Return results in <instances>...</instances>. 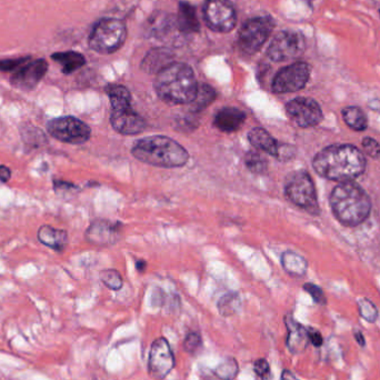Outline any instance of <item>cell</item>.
<instances>
[{"instance_id": "cell-40", "label": "cell", "mask_w": 380, "mask_h": 380, "mask_svg": "<svg viewBox=\"0 0 380 380\" xmlns=\"http://www.w3.org/2000/svg\"><path fill=\"white\" fill-rule=\"evenodd\" d=\"M354 337H356L357 342H359L360 346H365V338H364V336H362V332H354Z\"/></svg>"}, {"instance_id": "cell-19", "label": "cell", "mask_w": 380, "mask_h": 380, "mask_svg": "<svg viewBox=\"0 0 380 380\" xmlns=\"http://www.w3.org/2000/svg\"><path fill=\"white\" fill-rule=\"evenodd\" d=\"M248 140L257 150H260L262 152L277 158L280 142H278L266 129L260 128V127L252 129L248 133Z\"/></svg>"}, {"instance_id": "cell-38", "label": "cell", "mask_w": 380, "mask_h": 380, "mask_svg": "<svg viewBox=\"0 0 380 380\" xmlns=\"http://www.w3.org/2000/svg\"><path fill=\"white\" fill-rule=\"evenodd\" d=\"M11 177V172L9 168L6 167V166H0V181L3 183H7L9 181Z\"/></svg>"}, {"instance_id": "cell-28", "label": "cell", "mask_w": 380, "mask_h": 380, "mask_svg": "<svg viewBox=\"0 0 380 380\" xmlns=\"http://www.w3.org/2000/svg\"><path fill=\"white\" fill-rule=\"evenodd\" d=\"M245 164L246 167L254 172V174H258V175H262L265 174L268 169V162L266 160L265 157L257 152H248L245 156Z\"/></svg>"}, {"instance_id": "cell-25", "label": "cell", "mask_w": 380, "mask_h": 380, "mask_svg": "<svg viewBox=\"0 0 380 380\" xmlns=\"http://www.w3.org/2000/svg\"><path fill=\"white\" fill-rule=\"evenodd\" d=\"M345 123L356 131L365 130L368 126L367 116L358 107H347L342 111Z\"/></svg>"}, {"instance_id": "cell-17", "label": "cell", "mask_w": 380, "mask_h": 380, "mask_svg": "<svg viewBox=\"0 0 380 380\" xmlns=\"http://www.w3.org/2000/svg\"><path fill=\"white\" fill-rule=\"evenodd\" d=\"M246 121V113L234 107L220 109L215 116L213 125L223 133L239 130Z\"/></svg>"}, {"instance_id": "cell-10", "label": "cell", "mask_w": 380, "mask_h": 380, "mask_svg": "<svg viewBox=\"0 0 380 380\" xmlns=\"http://www.w3.org/2000/svg\"><path fill=\"white\" fill-rule=\"evenodd\" d=\"M306 41L301 33L280 31L270 43L267 54L272 62H283L297 60L305 50Z\"/></svg>"}, {"instance_id": "cell-16", "label": "cell", "mask_w": 380, "mask_h": 380, "mask_svg": "<svg viewBox=\"0 0 380 380\" xmlns=\"http://www.w3.org/2000/svg\"><path fill=\"white\" fill-rule=\"evenodd\" d=\"M88 242L99 246L113 245L119 239V225L109 221H95L86 233Z\"/></svg>"}, {"instance_id": "cell-14", "label": "cell", "mask_w": 380, "mask_h": 380, "mask_svg": "<svg viewBox=\"0 0 380 380\" xmlns=\"http://www.w3.org/2000/svg\"><path fill=\"white\" fill-rule=\"evenodd\" d=\"M175 367V357L166 338L155 340L150 350L148 369L156 379H164Z\"/></svg>"}, {"instance_id": "cell-39", "label": "cell", "mask_w": 380, "mask_h": 380, "mask_svg": "<svg viewBox=\"0 0 380 380\" xmlns=\"http://www.w3.org/2000/svg\"><path fill=\"white\" fill-rule=\"evenodd\" d=\"M136 268L139 272H144L147 268V262L145 260H138L136 262Z\"/></svg>"}, {"instance_id": "cell-41", "label": "cell", "mask_w": 380, "mask_h": 380, "mask_svg": "<svg viewBox=\"0 0 380 380\" xmlns=\"http://www.w3.org/2000/svg\"><path fill=\"white\" fill-rule=\"evenodd\" d=\"M283 380H297L293 375H291V371H287L285 370L283 374Z\"/></svg>"}, {"instance_id": "cell-33", "label": "cell", "mask_w": 380, "mask_h": 380, "mask_svg": "<svg viewBox=\"0 0 380 380\" xmlns=\"http://www.w3.org/2000/svg\"><path fill=\"white\" fill-rule=\"evenodd\" d=\"M303 289H305L309 295L313 297L315 303H319V305H325L326 303V297H325L324 291H321V288L318 286L313 285V284H305L303 285Z\"/></svg>"}, {"instance_id": "cell-18", "label": "cell", "mask_w": 380, "mask_h": 380, "mask_svg": "<svg viewBox=\"0 0 380 380\" xmlns=\"http://www.w3.org/2000/svg\"><path fill=\"white\" fill-rule=\"evenodd\" d=\"M286 325L288 329V348L293 354H301L308 346V329H306L291 316L286 317Z\"/></svg>"}, {"instance_id": "cell-35", "label": "cell", "mask_w": 380, "mask_h": 380, "mask_svg": "<svg viewBox=\"0 0 380 380\" xmlns=\"http://www.w3.org/2000/svg\"><path fill=\"white\" fill-rule=\"evenodd\" d=\"M29 58H18V60H0V70L1 72H13L21 67Z\"/></svg>"}, {"instance_id": "cell-1", "label": "cell", "mask_w": 380, "mask_h": 380, "mask_svg": "<svg viewBox=\"0 0 380 380\" xmlns=\"http://www.w3.org/2000/svg\"><path fill=\"white\" fill-rule=\"evenodd\" d=\"M315 172L335 181H352L366 169L365 156L352 145H332L319 152L313 160Z\"/></svg>"}, {"instance_id": "cell-9", "label": "cell", "mask_w": 380, "mask_h": 380, "mask_svg": "<svg viewBox=\"0 0 380 380\" xmlns=\"http://www.w3.org/2000/svg\"><path fill=\"white\" fill-rule=\"evenodd\" d=\"M47 130L57 140L72 145L84 144L91 135L87 123L72 116L52 119L47 123Z\"/></svg>"}, {"instance_id": "cell-12", "label": "cell", "mask_w": 380, "mask_h": 380, "mask_svg": "<svg viewBox=\"0 0 380 380\" xmlns=\"http://www.w3.org/2000/svg\"><path fill=\"white\" fill-rule=\"evenodd\" d=\"M309 77V65L306 62H295L278 72L272 82V91L276 94L296 93L305 87Z\"/></svg>"}, {"instance_id": "cell-7", "label": "cell", "mask_w": 380, "mask_h": 380, "mask_svg": "<svg viewBox=\"0 0 380 380\" xmlns=\"http://www.w3.org/2000/svg\"><path fill=\"white\" fill-rule=\"evenodd\" d=\"M285 194L288 199L294 205L298 206L299 208L305 209L313 215L319 213L316 188L308 172L305 170H298L288 176Z\"/></svg>"}, {"instance_id": "cell-21", "label": "cell", "mask_w": 380, "mask_h": 380, "mask_svg": "<svg viewBox=\"0 0 380 380\" xmlns=\"http://www.w3.org/2000/svg\"><path fill=\"white\" fill-rule=\"evenodd\" d=\"M38 239L41 244L60 252L66 248L68 242L66 231L54 228L49 225H45L39 228Z\"/></svg>"}, {"instance_id": "cell-27", "label": "cell", "mask_w": 380, "mask_h": 380, "mask_svg": "<svg viewBox=\"0 0 380 380\" xmlns=\"http://www.w3.org/2000/svg\"><path fill=\"white\" fill-rule=\"evenodd\" d=\"M242 307V301L237 293L227 294L218 301V311L221 316H233Z\"/></svg>"}, {"instance_id": "cell-34", "label": "cell", "mask_w": 380, "mask_h": 380, "mask_svg": "<svg viewBox=\"0 0 380 380\" xmlns=\"http://www.w3.org/2000/svg\"><path fill=\"white\" fill-rule=\"evenodd\" d=\"M362 148H364V152L368 156L373 157V158H379L380 145L376 142L375 139L370 138V137L364 138V140H362Z\"/></svg>"}, {"instance_id": "cell-8", "label": "cell", "mask_w": 380, "mask_h": 380, "mask_svg": "<svg viewBox=\"0 0 380 380\" xmlns=\"http://www.w3.org/2000/svg\"><path fill=\"white\" fill-rule=\"evenodd\" d=\"M275 23L270 17H257L246 21L239 33V48L244 54L254 55L272 34Z\"/></svg>"}, {"instance_id": "cell-30", "label": "cell", "mask_w": 380, "mask_h": 380, "mask_svg": "<svg viewBox=\"0 0 380 380\" xmlns=\"http://www.w3.org/2000/svg\"><path fill=\"white\" fill-rule=\"evenodd\" d=\"M101 279L105 286L113 291H119L123 287V278L121 274L115 269H105L101 272Z\"/></svg>"}, {"instance_id": "cell-24", "label": "cell", "mask_w": 380, "mask_h": 380, "mask_svg": "<svg viewBox=\"0 0 380 380\" xmlns=\"http://www.w3.org/2000/svg\"><path fill=\"white\" fill-rule=\"evenodd\" d=\"M281 265L289 275L295 276V277H301L305 275L308 267L303 256L291 250L284 252L281 256Z\"/></svg>"}, {"instance_id": "cell-20", "label": "cell", "mask_w": 380, "mask_h": 380, "mask_svg": "<svg viewBox=\"0 0 380 380\" xmlns=\"http://www.w3.org/2000/svg\"><path fill=\"white\" fill-rule=\"evenodd\" d=\"M174 55L167 48L152 49L142 62V69L148 74H158L160 70L172 64Z\"/></svg>"}, {"instance_id": "cell-37", "label": "cell", "mask_w": 380, "mask_h": 380, "mask_svg": "<svg viewBox=\"0 0 380 380\" xmlns=\"http://www.w3.org/2000/svg\"><path fill=\"white\" fill-rule=\"evenodd\" d=\"M309 342L313 345V346L320 347L323 345V337H321L320 332H317L313 328L308 329Z\"/></svg>"}, {"instance_id": "cell-26", "label": "cell", "mask_w": 380, "mask_h": 380, "mask_svg": "<svg viewBox=\"0 0 380 380\" xmlns=\"http://www.w3.org/2000/svg\"><path fill=\"white\" fill-rule=\"evenodd\" d=\"M216 91L211 88V86L203 85L198 87L197 96H196L195 101L190 104L191 105V111L198 113V111H203V109L207 108L209 105L213 104V101L216 99Z\"/></svg>"}, {"instance_id": "cell-31", "label": "cell", "mask_w": 380, "mask_h": 380, "mask_svg": "<svg viewBox=\"0 0 380 380\" xmlns=\"http://www.w3.org/2000/svg\"><path fill=\"white\" fill-rule=\"evenodd\" d=\"M358 308H359V313L362 318L366 319L369 323H373L377 319V308L371 301H367V299H362L358 303Z\"/></svg>"}, {"instance_id": "cell-3", "label": "cell", "mask_w": 380, "mask_h": 380, "mask_svg": "<svg viewBox=\"0 0 380 380\" xmlns=\"http://www.w3.org/2000/svg\"><path fill=\"white\" fill-rule=\"evenodd\" d=\"M131 154L139 162L160 168L183 167L189 160L185 147L167 136L139 139L131 148Z\"/></svg>"}, {"instance_id": "cell-2", "label": "cell", "mask_w": 380, "mask_h": 380, "mask_svg": "<svg viewBox=\"0 0 380 380\" xmlns=\"http://www.w3.org/2000/svg\"><path fill=\"white\" fill-rule=\"evenodd\" d=\"M154 87L164 103L190 105L195 101L199 85L188 65L172 62L157 74Z\"/></svg>"}, {"instance_id": "cell-15", "label": "cell", "mask_w": 380, "mask_h": 380, "mask_svg": "<svg viewBox=\"0 0 380 380\" xmlns=\"http://www.w3.org/2000/svg\"><path fill=\"white\" fill-rule=\"evenodd\" d=\"M48 64L45 60H37L25 65L15 75L11 82L13 87L21 90H33L46 75Z\"/></svg>"}, {"instance_id": "cell-32", "label": "cell", "mask_w": 380, "mask_h": 380, "mask_svg": "<svg viewBox=\"0 0 380 380\" xmlns=\"http://www.w3.org/2000/svg\"><path fill=\"white\" fill-rule=\"evenodd\" d=\"M201 345V338L199 335L196 332H190L187 335L185 340H184V348L188 354H194L199 350Z\"/></svg>"}, {"instance_id": "cell-29", "label": "cell", "mask_w": 380, "mask_h": 380, "mask_svg": "<svg viewBox=\"0 0 380 380\" xmlns=\"http://www.w3.org/2000/svg\"><path fill=\"white\" fill-rule=\"evenodd\" d=\"M238 371L237 360L233 357H227L219 364L218 367L215 370V374L221 380H234L238 375Z\"/></svg>"}, {"instance_id": "cell-6", "label": "cell", "mask_w": 380, "mask_h": 380, "mask_svg": "<svg viewBox=\"0 0 380 380\" xmlns=\"http://www.w3.org/2000/svg\"><path fill=\"white\" fill-rule=\"evenodd\" d=\"M127 29L119 19H103L94 27L89 37L90 48L101 54H113L126 41Z\"/></svg>"}, {"instance_id": "cell-4", "label": "cell", "mask_w": 380, "mask_h": 380, "mask_svg": "<svg viewBox=\"0 0 380 380\" xmlns=\"http://www.w3.org/2000/svg\"><path fill=\"white\" fill-rule=\"evenodd\" d=\"M330 206L335 217L345 226H358L371 211L369 196L354 181L337 185L330 195Z\"/></svg>"}, {"instance_id": "cell-36", "label": "cell", "mask_w": 380, "mask_h": 380, "mask_svg": "<svg viewBox=\"0 0 380 380\" xmlns=\"http://www.w3.org/2000/svg\"><path fill=\"white\" fill-rule=\"evenodd\" d=\"M254 369L259 377H265L269 374V364L266 359H258L255 362Z\"/></svg>"}, {"instance_id": "cell-11", "label": "cell", "mask_w": 380, "mask_h": 380, "mask_svg": "<svg viewBox=\"0 0 380 380\" xmlns=\"http://www.w3.org/2000/svg\"><path fill=\"white\" fill-rule=\"evenodd\" d=\"M203 17L207 26L217 33H228L236 26V11L229 0H206Z\"/></svg>"}, {"instance_id": "cell-5", "label": "cell", "mask_w": 380, "mask_h": 380, "mask_svg": "<svg viewBox=\"0 0 380 380\" xmlns=\"http://www.w3.org/2000/svg\"><path fill=\"white\" fill-rule=\"evenodd\" d=\"M111 101V123L121 135H139L146 129V121L131 107V95L126 87L109 85L106 88Z\"/></svg>"}, {"instance_id": "cell-13", "label": "cell", "mask_w": 380, "mask_h": 380, "mask_svg": "<svg viewBox=\"0 0 380 380\" xmlns=\"http://www.w3.org/2000/svg\"><path fill=\"white\" fill-rule=\"evenodd\" d=\"M286 111L291 121L301 128L317 126L323 121L320 106L313 98H295L287 104Z\"/></svg>"}, {"instance_id": "cell-23", "label": "cell", "mask_w": 380, "mask_h": 380, "mask_svg": "<svg viewBox=\"0 0 380 380\" xmlns=\"http://www.w3.org/2000/svg\"><path fill=\"white\" fill-rule=\"evenodd\" d=\"M52 58L62 65V72L66 75L72 74L86 64L85 57L76 52H57L52 55Z\"/></svg>"}, {"instance_id": "cell-22", "label": "cell", "mask_w": 380, "mask_h": 380, "mask_svg": "<svg viewBox=\"0 0 380 380\" xmlns=\"http://www.w3.org/2000/svg\"><path fill=\"white\" fill-rule=\"evenodd\" d=\"M177 26L184 34H194L201 29L195 8L188 3H180L178 9Z\"/></svg>"}]
</instances>
